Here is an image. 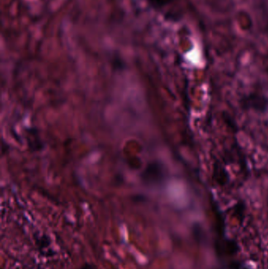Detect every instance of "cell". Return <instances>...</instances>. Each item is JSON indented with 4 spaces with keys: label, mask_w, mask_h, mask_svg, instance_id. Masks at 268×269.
<instances>
[{
    "label": "cell",
    "mask_w": 268,
    "mask_h": 269,
    "mask_svg": "<svg viewBox=\"0 0 268 269\" xmlns=\"http://www.w3.org/2000/svg\"><path fill=\"white\" fill-rule=\"evenodd\" d=\"M241 106L245 110H253L264 113L268 109V98L260 95H249L242 98Z\"/></svg>",
    "instance_id": "1"
},
{
    "label": "cell",
    "mask_w": 268,
    "mask_h": 269,
    "mask_svg": "<svg viewBox=\"0 0 268 269\" xmlns=\"http://www.w3.org/2000/svg\"><path fill=\"white\" fill-rule=\"evenodd\" d=\"M143 179L148 184H161L165 179L164 168L159 163L151 164L144 172Z\"/></svg>",
    "instance_id": "2"
},
{
    "label": "cell",
    "mask_w": 268,
    "mask_h": 269,
    "mask_svg": "<svg viewBox=\"0 0 268 269\" xmlns=\"http://www.w3.org/2000/svg\"><path fill=\"white\" fill-rule=\"evenodd\" d=\"M150 6L155 9L162 8L173 2V0H148Z\"/></svg>",
    "instance_id": "3"
},
{
    "label": "cell",
    "mask_w": 268,
    "mask_h": 269,
    "mask_svg": "<svg viewBox=\"0 0 268 269\" xmlns=\"http://www.w3.org/2000/svg\"><path fill=\"white\" fill-rule=\"evenodd\" d=\"M50 246V239L46 236H44L41 238H38L37 246L40 250L44 248H47V246Z\"/></svg>",
    "instance_id": "4"
},
{
    "label": "cell",
    "mask_w": 268,
    "mask_h": 269,
    "mask_svg": "<svg viewBox=\"0 0 268 269\" xmlns=\"http://www.w3.org/2000/svg\"><path fill=\"white\" fill-rule=\"evenodd\" d=\"M77 269H98V268L95 264L85 263Z\"/></svg>",
    "instance_id": "5"
}]
</instances>
